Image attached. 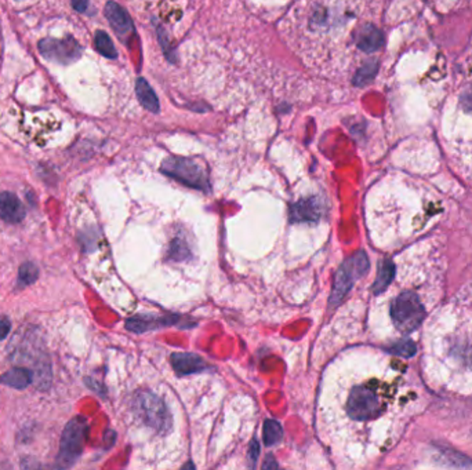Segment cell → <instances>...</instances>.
<instances>
[{
  "label": "cell",
  "instance_id": "obj_1",
  "mask_svg": "<svg viewBox=\"0 0 472 470\" xmlns=\"http://www.w3.org/2000/svg\"><path fill=\"white\" fill-rule=\"evenodd\" d=\"M395 383L382 378L354 382L347 388L341 414L348 426H372L384 418L397 400Z\"/></svg>",
  "mask_w": 472,
  "mask_h": 470
},
{
  "label": "cell",
  "instance_id": "obj_2",
  "mask_svg": "<svg viewBox=\"0 0 472 470\" xmlns=\"http://www.w3.org/2000/svg\"><path fill=\"white\" fill-rule=\"evenodd\" d=\"M162 173L199 191H209V176L202 163L188 157H169L162 163Z\"/></svg>",
  "mask_w": 472,
  "mask_h": 470
},
{
  "label": "cell",
  "instance_id": "obj_3",
  "mask_svg": "<svg viewBox=\"0 0 472 470\" xmlns=\"http://www.w3.org/2000/svg\"><path fill=\"white\" fill-rule=\"evenodd\" d=\"M391 317L401 333H410L426 317V308L414 292L399 294L391 305Z\"/></svg>",
  "mask_w": 472,
  "mask_h": 470
},
{
  "label": "cell",
  "instance_id": "obj_4",
  "mask_svg": "<svg viewBox=\"0 0 472 470\" xmlns=\"http://www.w3.org/2000/svg\"><path fill=\"white\" fill-rule=\"evenodd\" d=\"M86 434L88 422L85 418L78 417L68 422L60 443V452L57 458L58 468H70L79 459L86 442Z\"/></svg>",
  "mask_w": 472,
  "mask_h": 470
},
{
  "label": "cell",
  "instance_id": "obj_5",
  "mask_svg": "<svg viewBox=\"0 0 472 470\" xmlns=\"http://www.w3.org/2000/svg\"><path fill=\"white\" fill-rule=\"evenodd\" d=\"M369 268L367 257L363 251L357 252L352 258L345 261L341 268L338 269L336 274V282L333 292L330 297V304L337 305L338 302L344 298V295L350 292L354 282L360 279V276Z\"/></svg>",
  "mask_w": 472,
  "mask_h": 470
},
{
  "label": "cell",
  "instance_id": "obj_6",
  "mask_svg": "<svg viewBox=\"0 0 472 470\" xmlns=\"http://www.w3.org/2000/svg\"><path fill=\"white\" fill-rule=\"evenodd\" d=\"M39 51L46 60L68 65L75 63L80 57L82 47L70 36L64 39L48 38L39 43Z\"/></svg>",
  "mask_w": 472,
  "mask_h": 470
},
{
  "label": "cell",
  "instance_id": "obj_7",
  "mask_svg": "<svg viewBox=\"0 0 472 470\" xmlns=\"http://www.w3.org/2000/svg\"><path fill=\"white\" fill-rule=\"evenodd\" d=\"M105 17L111 23L116 35L123 41L127 42L135 35V25L129 14L122 9L117 3L108 1L105 4Z\"/></svg>",
  "mask_w": 472,
  "mask_h": 470
},
{
  "label": "cell",
  "instance_id": "obj_8",
  "mask_svg": "<svg viewBox=\"0 0 472 470\" xmlns=\"http://www.w3.org/2000/svg\"><path fill=\"white\" fill-rule=\"evenodd\" d=\"M137 404H138L137 408L141 412L142 420L145 422H148L154 427L164 426L167 421V414L164 405L159 402L157 397L150 393H145L137 400Z\"/></svg>",
  "mask_w": 472,
  "mask_h": 470
},
{
  "label": "cell",
  "instance_id": "obj_9",
  "mask_svg": "<svg viewBox=\"0 0 472 470\" xmlns=\"http://www.w3.org/2000/svg\"><path fill=\"white\" fill-rule=\"evenodd\" d=\"M177 321L179 316H137L126 321V329L137 334H141L157 327L176 324Z\"/></svg>",
  "mask_w": 472,
  "mask_h": 470
},
{
  "label": "cell",
  "instance_id": "obj_10",
  "mask_svg": "<svg viewBox=\"0 0 472 470\" xmlns=\"http://www.w3.org/2000/svg\"><path fill=\"white\" fill-rule=\"evenodd\" d=\"M355 43L365 53H374L384 45V35L373 23H365L355 33Z\"/></svg>",
  "mask_w": 472,
  "mask_h": 470
},
{
  "label": "cell",
  "instance_id": "obj_11",
  "mask_svg": "<svg viewBox=\"0 0 472 470\" xmlns=\"http://www.w3.org/2000/svg\"><path fill=\"white\" fill-rule=\"evenodd\" d=\"M25 217L21 201L10 192L0 193V220L9 224H20Z\"/></svg>",
  "mask_w": 472,
  "mask_h": 470
},
{
  "label": "cell",
  "instance_id": "obj_12",
  "mask_svg": "<svg viewBox=\"0 0 472 470\" xmlns=\"http://www.w3.org/2000/svg\"><path fill=\"white\" fill-rule=\"evenodd\" d=\"M325 213L323 202L316 198L304 199L301 202L294 204L292 207L293 223H305V221H316Z\"/></svg>",
  "mask_w": 472,
  "mask_h": 470
},
{
  "label": "cell",
  "instance_id": "obj_13",
  "mask_svg": "<svg viewBox=\"0 0 472 470\" xmlns=\"http://www.w3.org/2000/svg\"><path fill=\"white\" fill-rule=\"evenodd\" d=\"M172 364L176 371L184 375L192 373H201L207 368L204 360L194 353H174L172 356Z\"/></svg>",
  "mask_w": 472,
  "mask_h": 470
},
{
  "label": "cell",
  "instance_id": "obj_14",
  "mask_svg": "<svg viewBox=\"0 0 472 470\" xmlns=\"http://www.w3.org/2000/svg\"><path fill=\"white\" fill-rule=\"evenodd\" d=\"M135 92L138 97L140 104L150 112L159 113L160 105H159V100H157V94L154 92V90L151 89V86L142 79H137L135 82Z\"/></svg>",
  "mask_w": 472,
  "mask_h": 470
},
{
  "label": "cell",
  "instance_id": "obj_15",
  "mask_svg": "<svg viewBox=\"0 0 472 470\" xmlns=\"http://www.w3.org/2000/svg\"><path fill=\"white\" fill-rule=\"evenodd\" d=\"M32 382V373L26 368H13L0 377V383L14 389H25Z\"/></svg>",
  "mask_w": 472,
  "mask_h": 470
},
{
  "label": "cell",
  "instance_id": "obj_16",
  "mask_svg": "<svg viewBox=\"0 0 472 470\" xmlns=\"http://www.w3.org/2000/svg\"><path fill=\"white\" fill-rule=\"evenodd\" d=\"M395 276V267L391 261H382L380 269H379V274L377 279L374 282V287L373 292L374 294H382L394 280Z\"/></svg>",
  "mask_w": 472,
  "mask_h": 470
},
{
  "label": "cell",
  "instance_id": "obj_17",
  "mask_svg": "<svg viewBox=\"0 0 472 470\" xmlns=\"http://www.w3.org/2000/svg\"><path fill=\"white\" fill-rule=\"evenodd\" d=\"M377 72H379V63L377 61H369V63H366L357 72V75L354 78V85L360 86V87L366 86L367 83H370L376 78Z\"/></svg>",
  "mask_w": 472,
  "mask_h": 470
},
{
  "label": "cell",
  "instance_id": "obj_18",
  "mask_svg": "<svg viewBox=\"0 0 472 470\" xmlns=\"http://www.w3.org/2000/svg\"><path fill=\"white\" fill-rule=\"evenodd\" d=\"M94 41H95V48L98 50L100 54H103L107 58H116L117 57V51H116V48L113 46L112 41H111V38L105 32L98 31L95 33V39Z\"/></svg>",
  "mask_w": 472,
  "mask_h": 470
},
{
  "label": "cell",
  "instance_id": "obj_19",
  "mask_svg": "<svg viewBox=\"0 0 472 470\" xmlns=\"http://www.w3.org/2000/svg\"><path fill=\"white\" fill-rule=\"evenodd\" d=\"M283 436V429L279 422L273 421V420H268L264 424V443L270 447V446H275L282 440Z\"/></svg>",
  "mask_w": 472,
  "mask_h": 470
},
{
  "label": "cell",
  "instance_id": "obj_20",
  "mask_svg": "<svg viewBox=\"0 0 472 470\" xmlns=\"http://www.w3.org/2000/svg\"><path fill=\"white\" fill-rule=\"evenodd\" d=\"M39 277V269L32 264V262H25L21 265L20 272H19V286L20 287H26L31 286L32 283L36 282Z\"/></svg>",
  "mask_w": 472,
  "mask_h": 470
},
{
  "label": "cell",
  "instance_id": "obj_21",
  "mask_svg": "<svg viewBox=\"0 0 472 470\" xmlns=\"http://www.w3.org/2000/svg\"><path fill=\"white\" fill-rule=\"evenodd\" d=\"M392 353L398 355V356H402V358H411L416 355V346L409 339H404L401 342H398L392 349H391Z\"/></svg>",
  "mask_w": 472,
  "mask_h": 470
},
{
  "label": "cell",
  "instance_id": "obj_22",
  "mask_svg": "<svg viewBox=\"0 0 472 470\" xmlns=\"http://www.w3.org/2000/svg\"><path fill=\"white\" fill-rule=\"evenodd\" d=\"M170 257L172 258H176L177 261H181L184 258H189L191 257V251H189V247L188 245L184 242V240H176L173 243V247H172V251H170Z\"/></svg>",
  "mask_w": 472,
  "mask_h": 470
},
{
  "label": "cell",
  "instance_id": "obj_23",
  "mask_svg": "<svg viewBox=\"0 0 472 470\" xmlns=\"http://www.w3.org/2000/svg\"><path fill=\"white\" fill-rule=\"evenodd\" d=\"M72 6L76 11L85 13L89 7V0H72Z\"/></svg>",
  "mask_w": 472,
  "mask_h": 470
},
{
  "label": "cell",
  "instance_id": "obj_24",
  "mask_svg": "<svg viewBox=\"0 0 472 470\" xmlns=\"http://www.w3.org/2000/svg\"><path fill=\"white\" fill-rule=\"evenodd\" d=\"M10 333V323L4 319H0V341H3Z\"/></svg>",
  "mask_w": 472,
  "mask_h": 470
},
{
  "label": "cell",
  "instance_id": "obj_25",
  "mask_svg": "<svg viewBox=\"0 0 472 470\" xmlns=\"http://www.w3.org/2000/svg\"><path fill=\"white\" fill-rule=\"evenodd\" d=\"M461 104H463V107H464L467 111H471L472 112V90H470L468 92H466V94L461 97Z\"/></svg>",
  "mask_w": 472,
  "mask_h": 470
},
{
  "label": "cell",
  "instance_id": "obj_26",
  "mask_svg": "<svg viewBox=\"0 0 472 470\" xmlns=\"http://www.w3.org/2000/svg\"><path fill=\"white\" fill-rule=\"evenodd\" d=\"M258 454H260L258 444H257V442H253L251 446H250V461L253 462V465L256 464V461H257V458H258Z\"/></svg>",
  "mask_w": 472,
  "mask_h": 470
},
{
  "label": "cell",
  "instance_id": "obj_27",
  "mask_svg": "<svg viewBox=\"0 0 472 470\" xmlns=\"http://www.w3.org/2000/svg\"><path fill=\"white\" fill-rule=\"evenodd\" d=\"M268 466H270V468H278V464L272 462V458H270V456H268V458H267V461L263 464V468H264V469H267Z\"/></svg>",
  "mask_w": 472,
  "mask_h": 470
}]
</instances>
